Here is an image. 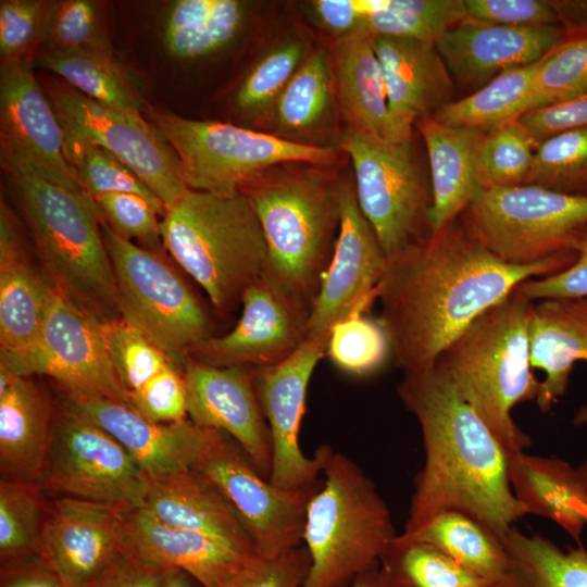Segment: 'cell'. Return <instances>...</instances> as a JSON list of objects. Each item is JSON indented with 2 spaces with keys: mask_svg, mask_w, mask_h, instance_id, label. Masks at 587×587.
I'll use <instances>...</instances> for the list:
<instances>
[{
  "mask_svg": "<svg viewBox=\"0 0 587 587\" xmlns=\"http://www.w3.org/2000/svg\"><path fill=\"white\" fill-rule=\"evenodd\" d=\"M309 566L302 545L275 558L255 554L220 587H303Z\"/></svg>",
  "mask_w": 587,
  "mask_h": 587,
  "instance_id": "53",
  "label": "cell"
},
{
  "mask_svg": "<svg viewBox=\"0 0 587 587\" xmlns=\"http://www.w3.org/2000/svg\"><path fill=\"white\" fill-rule=\"evenodd\" d=\"M509 478L527 514L553 521L579 544L587 526V462L574 467L523 451L509 458Z\"/></svg>",
  "mask_w": 587,
  "mask_h": 587,
  "instance_id": "32",
  "label": "cell"
},
{
  "mask_svg": "<svg viewBox=\"0 0 587 587\" xmlns=\"http://www.w3.org/2000/svg\"><path fill=\"white\" fill-rule=\"evenodd\" d=\"M195 470L230 503L259 557L275 558L302 545L307 504L319 483L295 489L272 484L223 433Z\"/></svg>",
  "mask_w": 587,
  "mask_h": 587,
  "instance_id": "15",
  "label": "cell"
},
{
  "mask_svg": "<svg viewBox=\"0 0 587 587\" xmlns=\"http://www.w3.org/2000/svg\"><path fill=\"white\" fill-rule=\"evenodd\" d=\"M537 148L557 134L587 128V93L528 111L519 118Z\"/></svg>",
  "mask_w": 587,
  "mask_h": 587,
  "instance_id": "56",
  "label": "cell"
},
{
  "mask_svg": "<svg viewBox=\"0 0 587 587\" xmlns=\"http://www.w3.org/2000/svg\"><path fill=\"white\" fill-rule=\"evenodd\" d=\"M130 407L155 423L188 419L187 392L183 372L170 364L139 389L132 391Z\"/></svg>",
  "mask_w": 587,
  "mask_h": 587,
  "instance_id": "52",
  "label": "cell"
},
{
  "mask_svg": "<svg viewBox=\"0 0 587 587\" xmlns=\"http://www.w3.org/2000/svg\"><path fill=\"white\" fill-rule=\"evenodd\" d=\"M115 371L130 392L172 364L164 352L140 330L122 319L100 322Z\"/></svg>",
  "mask_w": 587,
  "mask_h": 587,
  "instance_id": "48",
  "label": "cell"
},
{
  "mask_svg": "<svg viewBox=\"0 0 587 587\" xmlns=\"http://www.w3.org/2000/svg\"><path fill=\"white\" fill-rule=\"evenodd\" d=\"M164 572L124 550L99 576L93 587H160Z\"/></svg>",
  "mask_w": 587,
  "mask_h": 587,
  "instance_id": "58",
  "label": "cell"
},
{
  "mask_svg": "<svg viewBox=\"0 0 587 587\" xmlns=\"http://www.w3.org/2000/svg\"><path fill=\"white\" fill-rule=\"evenodd\" d=\"M198 584L192 577L177 569H167L164 572L160 587H196Z\"/></svg>",
  "mask_w": 587,
  "mask_h": 587,
  "instance_id": "61",
  "label": "cell"
},
{
  "mask_svg": "<svg viewBox=\"0 0 587 587\" xmlns=\"http://www.w3.org/2000/svg\"><path fill=\"white\" fill-rule=\"evenodd\" d=\"M405 409L419 422L424 465L415 476L408 534L447 510L469 514L501 541L526 515L509 478V457L474 409L435 362L404 372L398 385Z\"/></svg>",
  "mask_w": 587,
  "mask_h": 587,
  "instance_id": "2",
  "label": "cell"
},
{
  "mask_svg": "<svg viewBox=\"0 0 587 587\" xmlns=\"http://www.w3.org/2000/svg\"><path fill=\"white\" fill-rule=\"evenodd\" d=\"M432 175L430 235L457 220L483 188L478 155L485 133L448 126L433 116L419 120Z\"/></svg>",
  "mask_w": 587,
  "mask_h": 587,
  "instance_id": "28",
  "label": "cell"
},
{
  "mask_svg": "<svg viewBox=\"0 0 587 587\" xmlns=\"http://www.w3.org/2000/svg\"><path fill=\"white\" fill-rule=\"evenodd\" d=\"M358 308L337 322L328 336L326 354L341 371L364 376L378 371L391 355L387 329L380 319Z\"/></svg>",
  "mask_w": 587,
  "mask_h": 587,
  "instance_id": "42",
  "label": "cell"
},
{
  "mask_svg": "<svg viewBox=\"0 0 587 587\" xmlns=\"http://www.w3.org/2000/svg\"><path fill=\"white\" fill-rule=\"evenodd\" d=\"M305 54V43L300 38L286 39L268 50L238 87L235 96L237 109L248 116H259L273 109Z\"/></svg>",
  "mask_w": 587,
  "mask_h": 587,
  "instance_id": "45",
  "label": "cell"
},
{
  "mask_svg": "<svg viewBox=\"0 0 587 587\" xmlns=\"http://www.w3.org/2000/svg\"><path fill=\"white\" fill-rule=\"evenodd\" d=\"M53 287L32 266L16 215L1 197L0 205V349L15 354L37 338Z\"/></svg>",
  "mask_w": 587,
  "mask_h": 587,
  "instance_id": "26",
  "label": "cell"
},
{
  "mask_svg": "<svg viewBox=\"0 0 587 587\" xmlns=\"http://www.w3.org/2000/svg\"><path fill=\"white\" fill-rule=\"evenodd\" d=\"M373 35L358 29L336 38L332 61L338 97L350 128L390 142H411L394 118Z\"/></svg>",
  "mask_w": 587,
  "mask_h": 587,
  "instance_id": "27",
  "label": "cell"
},
{
  "mask_svg": "<svg viewBox=\"0 0 587 587\" xmlns=\"http://www.w3.org/2000/svg\"><path fill=\"white\" fill-rule=\"evenodd\" d=\"M64 145L62 126L33 72V60L1 59V164L27 165L58 185L86 193Z\"/></svg>",
  "mask_w": 587,
  "mask_h": 587,
  "instance_id": "17",
  "label": "cell"
},
{
  "mask_svg": "<svg viewBox=\"0 0 587 587\" xmlns=\"http://www.w3.org/2000/svg\"><path fill=\"white\" fill-rule=\"evenodd\" d=\"M247 4L238 0H177L164 18L163 43L178 60L214 54L240 34Z\"/></svg>",
  "mask_w": 587,
  "mask_h": 587,
  "instance_id": "34",
  "label": "cell"
},
{
  "mask_svg": "<svg viewBox=\"0 0 587 587\" xmlns=\"http://www.w3.org/2000/svg\"><path fill=\"white\" fill-rule=\"evenodd\" d=\"M63 395L66 407L111 434L151 480L195 470L222 433L189 419L155 423L132 407L99 395L70 390Z\"/></svg>",
  "mask_w": 587,
  "mask_h": 587,
  "instance_id": "21",
  "label": "cell"
},
{
  "mask_svg": "<svg viewBox=\"0 0 587 587\" xmlns=\"http://www.w3.org/2000/svg\"><path fill=\"white\" fill-rule=\"evenodd\" d=\"M465 20L462 0H385L359 29L435 45L445 32Z\"/></svg>",
  "mask_w": 587,
  "mask_h": 587,
  "instance_id": "41",
  "label": "cell"
},
{
  "mask_svg": "<svg viewBox=\"0 0 587 587\" xmlns=\"http://www.w3.org/2000/svg\"><path fill=\"white\" fill-rule=\"evenodd\" d=\"M387 264L363 215L354 186L340 184V223L332 257L312 300L307 338L327 344L333 326L358 308L370 309Z\"/></svg>",
  "mask_w": 587,
  "mask_h": 587,
  "instance_id": "19",
  "label": "cell"
},
{
  "mask_svg": "<svg viewBox=\"0 0 587 587\" xmlns=\"http://www.w3.org/2000/svg\"><path fill=\"white\" fill-rule=\"evenodd\" d=\"M529 338L532 366L545 373L536 402L548 412L566 392L575 364L587 362V298L534 302Z\"/></svg>",
  "mask_w": 587,
  "mask_h": 587,
  "instance_id": "29",
  "label": "cell"
},
{
  "mask_svg": "<svg viewBox=\"0 0 587 587\" xmlns=\"http://www.w3.org/2000/svg\"><path fill=\"white\" fill-rule=\"evenodd\" d=\"M240 301L242 313L236 326L198 344L190 352L192 360L218 367L272 366L307 338L311 302L265 273L243 291Z\"/></svg>",
  "mask_w": 587,
  "mask_h": 587,
  "instance_id": "16",
  "label": "cell"
},
{
  "mask_svg": "<svg viewBox=\"0 0 587 587\" xmlns=\"http://www.w3.org/2000/svg\"><path fill=\"white\" fill-rule=\"evenodd\" d=\"M462 3L467 18L476 22L504 26L560 24L551 1L462 0Z\"/></svg>",
  "mask_w": 587,
  "mask_h": 587,
  "instance_id": "55",
  "label": "cell"
},
{
  "mask_svg": "<svg viewBox=\"0 0 587 587\" xmlns=\"http://www.w3.org/2000/svg\"><path fill=\"white\" fill-rule=\"evenodd\" d=\"M535 149V143L517 118L485 133L478 155L483 188L522 185Z\"/></svg>",
  "mask_w": 587,
  "mask_h": 587,
  "instance_id": "46",
  "label": "cell"
},
{
  "mask_svg": "<svg viewBox=\"0 0 587 587\" xmlns=\"http://www.w3.org/2000/svg\"><path fill=\"white\" fill-rule=\"evenodd\" d=\"M36 62L88 98L125 112L143 113L147 102L113 57L42 49Z\"/></svg>",
  "mask_w": 587,
  "mask_h": 587,
  "instance_id": "36",
  "label": "cell"
},
{
  "mask_svg": "<svg viewBox=\"0 0 587 587\" xmlns=\"http://www.w3.org/2000/svg\"><path fill=\"white\" fill-rule=\"evenodd\" d=\"M566 33L587 34V0L551 1Z\"/></svg>",
  "mask_w": 587,
  "mask_h": 587,
  "instance_id": "60",
  "label": "cell"
},
{
  "mask_svg": "<svg viewBox=\"0 0 587 587\" xmlns=\"http://www.w3.org/2000/svg\"><path fill=\"white\" fill-rule=\"evenodd\" d=\"M459 218L502 262L529 265L572 250L587 223V197L532 184L486 187Z\"/></svg>",
  "mask_w": 587,
  "mask_h": 587,
  "instance_id": "10",
  "label": "cell"
},
{
  "mask_svg": "<svg viewBox=\"0 0 587 587\" xmlns=\"http://www.w3.org/2000/svg\"><path fill=\"white\" fill-rule=\"evenodd\" d=\"M573 424L576 426L587 424V404H584L578 409V411L576 412L573 419Z\"/></svg>",
  "mask_w": 587,
  "mask_h": 587,
  "instance_id": "63",
  "label": "cell"
},
{
  "mask_svg": "<svg viewBox=\"0 0 587 587\" xmlns=\"http://www.w3.org/2000/svg\"><path fill=\"white\" fill-rule=\"evenodd\" d=\"M402 540L430 545L494 587H525L502 541L485 525L455 510L437 513Z\"/></svg>",
  "mask_w": 587,
  "mask_h": 587,
  "instance_id": "33",
  "label": "cell"
},
{
  "mask_svg": "<svg viewBox=\"0 0 587 587\" xmlns=\"http://www.w3.org/2000/svg\"><path fill=\"white\" fill-rule=\"evenodd\" d=\"M0 587H70L39 557L1 567Z\"/></svg>",
  "mask_w": 587,
  "mask_h": 587,
  "instance_id": "59",
  "label": "cell"
},
{
  "mask_svg": "<svg viewBox=\"0 0 587 587\" xmlns=\"http://www.w3.org/2000/svg\"><path fill=\"white\" fill-rule=\"evenodd\" d=\"M523 184L587 197V128L563 132L542 141L534 151Z\"/></svg>",
  "mask_w": 587,
  "mask_h": 587,
  "instance_id": "43",
  "label": "cell"
},
{
  "mask_svg": "<svg viewBox=\"0 0 587 587\" xmlns=\"http://www.w3.org/2000/svg\"><path fill=\"white\" fill-rule=\"evenodd\" d=\"M565 37L560 24L504 26L467 18L435 46L453 78L477 90L507 71L539 61Z\"/></svg>",
  "mask_w": 587,
  "mask_h": 587,
  "instance_id": "23",
  "label": "cell"
},
{
  "mask_svg": "<svg viewBox=\"0 0 587 587\" xmlns=\"http://www.w3.org/2000/svg\"><path fill=\"white\" fill-rule=\"evenodd\" d=\"M575 258L571 250L529 265L504 263L459 217L387 258L377 299L396 365L405 372L434 364L477 316L521 283L563 271Z\"/></svg>",
  "mask_w": 587,
  "mask_h": 587,
  "instance_id": "1",
  "label": "cell"
},
{
  "mask_svg": "<svg viewBox=\"0 0 587 587\" xmlns=\"http://www.w3.org/2000/svg\"><path fill=\"white\" fill-rule=\"evenodd\" d=\"M53 1L0 2L1 59H29L43 45Z\"/></svg>",
  "mask_w": 587,
  "mask_h": 587,
  "instance_id": "50",
  "label": "cell"
},
{
  "mask_svg": "<svg viewBox=\"0 0 587 587\" xmlns=\"http://www.w3.org/2000/svg\"><path fill=\"white\" fill-rule=\"evenodd\" d=\"M125 551L153 566L180 570L200 587H220L255 555L213 536L166 524L143 508L125 511Z\"/></svg>",
  "mask_w": 587,
  "mask_h": 587,
  "instance_id": "24",
  "label": "cell"
},
{
  "mask_svg": "<svg viewBox=\"0 0 587 587\" xmlns=\"http://www.w3.org/2000/svg\"><path fill=\"white\" fill-rule=\"evenodd\" d=\"M79 184L92 199L107 192H128L149 200L163 216L166 208L124 162L98 146H85L67 157Z\"/></svg>",
  "mask_w": 587,
  "mask_h": 587,
  "instance_id": "49",
  "label": "cell"
},
{
  "mask_svg": "<svg viewBox=\"0 0 587 587\" xmlns=\"http://www.w3.org/2000/svg\"><path fill=\"white\" fill-rule=\"evenodd\" d=\"M142 508L166 524L213 536L245 553L257 554L230 503L197 470L151 480Z\"/></svg>",
  "mask_w": 587,
  "mask_h": 587,
  "instance_id": "30",
  "label": "cell"
},
{
  "mask_svg": "<svg viewBox=\"0 0 587 587\" xmlns=\"http://www.w3.org/2000/svg\"><path fill=\"white\" fill-rule=\"evenodd\" d=\"M242 192L265 237V274L312 303L339 229L340 184L317 171H267Z\"/></svg>",
  "mask_w": 587,
  "mask_h": 587,
  "instance_id": "7",
  "label": "cell"
},
{
  "mask_svg": "<svg viewBox=\"0 0 587 587\" xmlns=\"http://www.w3.org/2000/svg\"><path fill=\"white\" fill-rule=\"evenodd\" d=\"M373 50L380 64L390 112L407 132L447 104L452 82L434 43L407 37L375 35Z\"/></svg>",
  "mask_w": 587,
  "mask_h": 587,
  "instance_id": "25",
  "label": "cell"
},
{
  "mask_svg": "<svg viewBox=\"0 0 587 587\" xmlns=\"http://www.w3.org/2000/svg\"><path fill=\"white\" fill-rule=\"evenodd\" d=\"M112 263L120 317L140 330L183 372L191 350L209 337V317L162 253L116 235L101 221Z\"/></svg>",
  "mask_w": 587,
  "mask_h": 587,
  "instance_id": "9",
  "label": "cell"
},
{
  "mask_svg": "<svg viewBox=\"0 0 587 587\" xmlns=\"http://www.w3.org/2000/svg\"><path fill=\"white\" fill-rule=\"evenodd\" d=\"M143 116L176 153L187 188L220 197L242 192L277 165H325L335 157L329 147L301 143L224 122L187 118L148 103Z\"/></svg>",
  "mask_w": 587,
  "mask_h": 587,
  "instance_id": "8",
  "label": "cell"
},
{
  "mask_svg": "<svg viewBox=\"0 0 587 587\" xmlns=\"http://www.w3.org/2000/svg\"><path fill=\"white\" fill-rule=\"evenodd\" d=\"M379 563L387 587H494L439 549L398 536Z\"/></svg>",
  "mask_w": 587,
  "mask_h": 587,
  "instance_id": "39",
  "label": "cell"
},
{
  "mask_svg": "<svg viewBox=\"0 0 587 587\" xmlns=\"http://www.w3.org/2000/svg\"><path fill=\"white\" fill-rule=\"evenodd\" d=\"M542 58L507 71L475 92L442 105L433 117L441 124L487 133L525 113Z\"/></svg>",
  "mask_w": 587,
  "mask_h": 587,
  "instance_id": "35",
  "label": "cell"
},
{
  "mask_svg": "<svg viewBox=\"0 0 587 587\" xmlns=\"http://www.w3.org/2000/svg\"><path fill=\"white\" fill-rule=\"evenodd\" d=\"M340 148L353 164L358 204L387 258L430 236L432 197L411 142H390L349 127Z\"/></svg>",
  "mask_w": 587,
  "mask_h": 587,
  "instance_id": "12",
  "label": "cell"
},
{
  "mask_svg": "<svg viewBox=\"0 0 587 587\" xmlns=\"http://www.w3.org/2000/svg\"><path fill=\"white\" fill-rule=\"evenodd\" d=\"M183 375L188 419L230 437L259 473L270 478L272 442L254 367H218L189 359Z\"/></svg>",
  "mask_w": 587,
  "mask_h": 587,
  "instance_id": "22",
  "label": "cell"
},
{
  "mask_svg": "<svg viewBox=\"0 0 587 587\" xmlns=\"http://www.w3.org/2000/svg\"><path fill=\"white\" fill-rule=\"evenodd\" d=\"M587 93V34L566 33L541 61L525 113Z\"/></svg>",
  "mask_w": 587,
  "mask_h": 587,
  "instance_id": "44",
  "label": "cell"
},
{
  "mask_svg": "<svg viewBox=\"0 0 587 587\" xmlns=\"http://www.w3.org/2000/svg\"><path fill=\"white\" fill-rule=\"evenodd\" d=\"M1 166L51 286L99 322L121 319L102 218L93 199L27 165Z\"/></svg>",
  "mask_w": 587,
  "mask_h": 587,
  "instance_id": "3",
  "label": "cell"
},
{
  "mask_svg": "<svg viewBox=\"0 0 587 587\" xmlns=\"http://www.w3.org/2000/svg\"><path fill=\"white\" fill-rule=\"evenodd\" d=\"M93 201L102 222L116 235L162 253L160 213L149 200L136 193L107 192L97 195Z\"/></svg>",
  "mask_w": 587,
  "mask_h": 587,
  "instance_id": "51",
  "label": "cell"
},
{
  "mask_svg": "<svg viewBox=\"0 0 587 587\" xmlns=\"http://www.w3.org/2000/svg\"><path fill=\"white\" fill-rule=\"evenodd\" d=\"M327 344L305 338L284 361L254 369L255 387L272 442L270 482L286 489L317 483L330 447L322 446L314 457L300 447V428L307 390Z\"/></svg>",
  "mask_w": 587,
  "mask_h": 587,
  "instance_id": "18",
  "label": "cell"
},
{
  "mask_svg": "<svg viewBox=\"0 0 587 587\" xmlns=\"http://www.w3.org/2000/svg\"><path fill=\"white\" fill-rule=\"evenodd\" d=\"M164 249L220 311L241 300L267 266V246L245 192L220 197L187 189L161 220Z\"/></svg>",
  "mask_w": 587,
  "mask_h": 587,
  "instance_id": "5",
  "label": "cell"
},
{
  "mask_svg": "<svg viewBox=\"0 0 587 587\" xmlns=\"http://www.w3.org/2000/svg\"><path fill=\"white\" fill-rule=\"evenodd\" d=\"M39 484L12 478L0 482L1 567L39 557L48 508Z\"/></svg>",
  "mask_w": 587,
  "mask_h": 587,
  "instance_id": "40",
  "label": "cell"
},
{
  "mask_svg": "<svg viewBox=\"0 0 587 587\" xmlns=\"http://www.w3.org/2000/svg\"><path fill=\"white\" fill-rule=\"evenodd\" d=\"M322 474L304 516L303 587H342L374 571L398 534L386 502L351 459L330 448Z\"/></svg>",
  "mask_w": 587,
  "mask_h": 587,
  "instance_id": "6",
  "label": "cell"
},
{
  "mask_svg": "<svg viewBox=\"0 0 587 587\" xmlns=\"http://www.w3.org/2000/svg\"><path fill=\"white\" fill-rule=\"evenodd\" d=\"M45 90L64 134L65 155L98 146L124 162L167 209L188 189L179 160L143 113L99 103L65 82L49 80Z\"/></svg>",
  "mask_w": 587,
  "mask_h": 587,
  "instance_id": "11",
  "label": "cell"
},
{
  "mask_svg": "<svg viewBox=\"0 0 587 587\" xmlns=\"http://www.w3.org/2000/svg\"><path fill=\"white\" fill-rule=\"evenodd\" d=\"M352 587H387V586L379 578L377 572L372 571L370 573H366L355 578L354 585Z\"/></svg>",
  "mask_w": 587,
  "mask_h": 587,
  "instance_id": "62",
  "label": "cell"
},
{
  "mask_svg": "<svg viewBox=\"0 0 587 587\" xmlns=\"http://www.w3.org/2000/svg\"><path fill=\"white\" fill-rule=\"evenodd\" d=\"M525 587H587V549L563 551L541 535L512 526L502 539Z\"/></svg>",
  "mask_w": 587,
  "mask_h": 587,
  "instance_id": "38",
  "label": "cell"
},
{
  "mask_svg": "<svg viewBox=\"0 0 587 587\" xmlns=\"http://www.w3.org/2000/svg\"><path fill=\"white\" fill-rule=\"evenodd\" d=\"M385 0H316L311 2L319 23L336 38L358 30Z\"/></svg>",
  "mask_w": 587,
  "mask_h": 587,
  "instance_id": "57",
  "label": "cell"
},
{
  "mask_svg": "<svg viewBox=\"0 0 587 587\" xmlns=\"http://www.w3.org/2000/svg\"><path fill=\"white\" fill-rule=\"evenodd\" d=\"M54 416L29 376H14L0 391V467L3 478L39 484L49 455Z\"/></svg>",
  "mask_w": 587,
  "mask_h": 587,
  "instance_id": "31",
  "label": "cell"
},
{
  "mask_svg": "<svg viewBox=\"0 0 587 587\" xmlns=\"http://www.w3.org/2000/svg\"><path fill=\"white\" fill-rule=\"evenodd\" d=\"M39 485L63 497L142 508L151 479L111 434L63 403Z\"/></svg>",
  "mask_w": 587,
  "mask_h": 587,
  "instance_id": "13",
  "label": "cell"
},
{
  "mask_svg": "<svg viewBox=\"0 0 587 587\" xmlns=\"http://www.w3.org/2000/svg\"><path fill=\"white\" fill-rule=\"evenodd\" d=\"M574 262L563 271L521 283L515 289L529 301L587 298V223L574 234Z\"/></svg>",
  "mask_w": 587,
  "mask_h": 587,
  "instance_id": "54",
  "label": "cell"
},
{
  "mask_svg": "<svg viewBox=\"0 0 587 587\" xmlns=\"http://www.w3.org/2000/svg\"><path fill=\"white\" fill-rule=\"evenodd\" d=\"M126 510L59 496L48 510L39 558L70 587H93L125 550Z\"/></svg>",
  "mask_w": 587,
  "mask_h": 587,
  "instance_id": "20",
  "label": "cell"
},
{
  "mask_svg": "<svg viewBox=\"0 0 587 587\" xmlns=\"http://www.w3.org/2000/svg\"><path fill=\"white\" fill-rule=\"evenodd\" d=\"M0 363L16 376L46 375L63 390L99 395L127 404L129 391L110 358L100 322L54 288L35 341L15 354H0Z\"/></svg>",
  "mask_w": 587,
  "mask_h": 587,
  "instance_id": "14",
  "label": "cell"
},
{
  "mask_svg": "<svg viewBox=\"0 0 587 587\" xmlns=\"http://www.w3.org/2000/svg\"><path fill=\"white\" fill-rule=\"evenodd\" d=\"M332 57L322 49L307 55L274 104L275 121L283 133H304L320 126L333 102Z\"/></svg>",
  "mask_w": 587,
  "mask_h": 587,
  "instance_id": "37",
  "label": "cell"
},
{
  "mask_svg": "<svg viewBox=\"0 0 587 587\" xmlns=\"http://www.w3.org/2000/svg\"><path fill=\"white\" fill-rule=\"evenodd\" d=\"M43 49L113 57L99 3L90 0L53 1Z\"/></svg>",
  "mask_w": 587,
  "mask_h": 587,
  "instance_id": "47",
  "label": "cell"
},
{
  "mask_svg": "<svg viewBox=\"0 0 587 587\" xmlns=\"http://www.w3.org/2000/svg\"><path fill=\"white\" fill-rule=\"evenodd\" d=\"M533 305L514 289L477 316L436 361L509 458L532 444L512 410L536 401L541 388L530 362Z\"/></svg>",
  "mask_w": 587,
  "mask_h": 587,
  "instance_id": "4",
  "label": "cell"
}]
</instances>
